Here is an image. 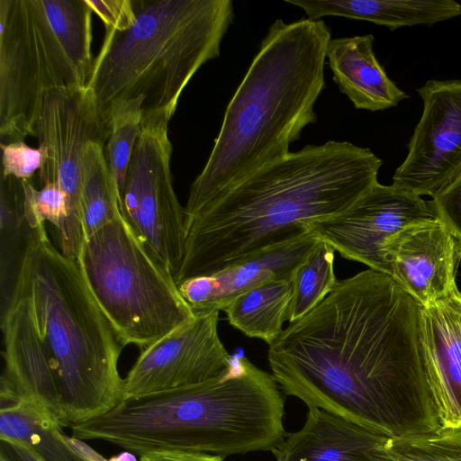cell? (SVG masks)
Instances as JSON below:
<instances>
[{
  "mask_svg": "<svg viewBox=\"0 0 461 461\" xmlns=\"http://www.w3.org/2000/svg\"><path fill=\"white\" fill-rule=\"evenodd\" d=\"M108 461H137V457L136 455L126 450L111 456Z\"/></svg>",
  "mask_w": 461,
  "mask_h": 461,
  "instance_id": "d6a6232c",
  "label": "cell"
},
{
  "mask_svg": "<svg viewBox=\"0 0 461 461\" xmlns=\"http://www.w3.org/2000/svg\"><path fill=\"white\" fill-rule=\"evenodd\" d=\"M64 441L83 461H108L101 454L85 443L83 440L69 437L63 433Z\"/></svg>",
  "mask_w": 461,
  "mask_h": 461,
  "instance_id": "1f68e13d",
  "label": "cell"
},
{
  "mask_svg": "<svg viewBox=\"0 0 461 461\" xmlns=\"http://www.w3.org/2000/svg\"><path fill=\"white\" fill-rule=\"evenodd\" d=\"M319 239L310 231L272 249L229 266L209 276L177 284L194 313L223 311L239 294L272 279H292L295 268L311 253Z\"/></svg>",
  "mask_w": 461,
  "mask_h": 461,
  "instance_id": "9a60e30c",
  "label": "cell"
},
{
  "mask_svg": "<svg viewBox=\"0 0 461 461\" xmlns=\"http://www.w3.org/2000/svg\"><path fill=\"white\" fill-rule=\"evenodd\" d=\"M104 148L102 144L91 141L83 157L81 211L84 239L90 238L122 214L105 164Z\"/></svg>",
  "mask_w": 461,
  "mask_h": 461,
  "instance_id": "7402d4cb",
  "label": "cell"
},
{
  "mask_svg": "<svg viewBox=\"0 0 461 461\" xmlns=\"http://www.w3.org/2000/svg\"><path fill=\"white\" fill-rule=\"evenodd\" d=\"M110 129L103 122L89 87L53 88L45 93L35 126L47 158L39 170L41 187L59 185L66 197L67 218L57 233L60 252L77 260L84 241L81 194L82 161L87 145L105 146Z\"/></svg>",
  "mask_w": 461,
  "mask_h": 461,
  "instance_id": "9c48e42d",
  "label": "cell"
},
{
  "mask_svg": "<svg viewBox=\"0 0 461 461\" xmlns=\"http://www.w3.org/2000/svg\"><path fill=\"white\" fill-rule=\"evenodd\" d=\"M303 10L313 21L340 16L384 25L391 31L405 26L437 23L461 15L454 0H285Z\"/></svg>",
  "mask_w": 461,
  "mask_h": 461,
  "instance_id": "d6986e66",
  "label": "cell"
},
{
  "mask_svg": "<svg viewBox=\"0 0 461 461\" xmlns=\"http://www.w3.org/2000/svg\"><path fill=\"white\" fill-rule=\"evenodd\" d=\"M382 163L367 148L329 140L260 167L185 223L176 284L276 248L348 210L378 183Z\"/></svg>",
  "mask_w": 461,
  "mask_h": 461,
  "instance_id": "7a4b0ae2",
  "label": "cell"
},
{
  "mask_svg": "<svg viewBox=\"0 0 461 461\" xmlns=\"http://www.w3.org/2000/svg\"><path fill=\"white\" fill-rule=\"evenodd\" d=\"M223 457L220 456L176 450L163 449L148 452L140 456V461H222Z\"/></svg>",
  "mask_w": 461,
  "mask_h": 461,
  "instance_id": "4dcf8cb0",
  "label": "cell"
},
{
  "mask_svg": "<svg viewBox=\"0 0 461 461\" xmlns=\"http://www.w3.org/2000/svg\"><path fill=\"white\" fill-rule=\"evenodd\" d=\"M435 218L429 201L377 183L348 210L306 228L344 258L389 275L383 258L386 240L412 223Z\"/></svg>",
  "mask_w": 461,
  "mask_h": 461,
  "instance_id": "4fadbf2b",
  "label": "cell"
},
{
  "mask_svg": "<svg viewBox=\"0 0 461 461\" xmlns=\"http://www.w3.org/2000/svg\"><path fill=\"white\" fill-rule=\"evenodd\" d=\"M77 260L122 348L143 350L195 318L172 274L122 214L84 239Z\"/></svg>",
  "mask_w": 461,
  "mask_h": 461,
  "instance_id": "ba28073f",
  "label": "cell"
},
{
  "mask_svg": "<svg viewBox=\"0 0 461 461\" xmlns=\"http://www.w3.org/2000/svg\"><path fill=\"white\" fill-rule=\"evenodd\" d=\"M330 28L323 20L276 19L229 102L202 172L190 186L185 223L212 199L286 156L314 123L325 86Z\"/></svg>",
  "mask_w": 461,
  "mask_h": 461,
  "instance_id": "3957f363",
  "label": "cell"
},
{
  "mask_svg": "<svg viewBox=\"0 0 461 461\" xmlns=\"http://www.w3.org/2000/svg\"><path fill=\"white\" fill-rule=\"evenodd\" d=\"M292 279H272L239 294L223 309L229 323L249 338L273 343L289 316Z\"/></svg>",
  "mask_w": 461,
  "mask_h": 461,
  "instance_id": "ffe728a7",
  "label": "cell"
},
{
  "mask_svg": "<svg viewBox=\"0 0 461 461\" xmlns=\"http://www.w3.org/2000/svg\"><path fill=\"white\" fill-rule=\"evenodd\" d=\"M285 393L393 438L441 427L429 384L421 305L367 269L338 280L267 349Z\"/></svg>",
  "mask_w": 461,
  "mask_h": 461,
  "instance_id": "6da1fadb",
  "label": "cell"
},
{
  "mask_svg": "<svg viewBox=\"0 0 461 461\" xmlns=\"http://www.w3.org/2000/svg\"><path fill=\"white\" fill-rule=\"evenodd\" d=\"M62 435V428L49 413L31 402L1 405L0 440L22 443L43 461H83Z\"/></svg>",
  "mask_w": 461,
  "mask_h": 461,
  "instance_id": "44dd1931",
  "label": "cell"
},
{
  "mask_svg": "<svg viewBox=\"0 0 461 461\" xmlns=\"http://www.w3.org/2000/svg\"><path fill=\"white\" fill-rule=\"evenodd\" d=\"M334 249L319 240L314 249L295 268L294 292L288 321L294 322L320 303L338 281L334 271Z\"/></svg>",
  "mask_w": 461,
  "mask_h": 461,
  "instance_id": "cb8c5ba5",
  "label": "cell"
},
{
  "mask_svg": "<svg viewBox=\"0 0 461 461\" xmlns=\"http://www.w3.org/2000/svg\"><path fill=\"white\" fill-rule=\"evenodd\" d=\"M429 378L441 427L461 426V292L421 306Z\"/></svg>",
  "mask_w": 461,
  "mask_h": 461,
  "instance_id": "2e32d148",
  "label": "cell"
},
{
  "mask_svg": "<svg viewBox=\"0 0 461 461\" xmlns=\"http://www.w3.org/2000/svg\"><path fill=\"white\" fill-rule=\"evenodd\" d=\"M386 449L394 461H461V426L440 427L412 438H389Z\"/></svg>",
  "mask_w": 461,
  "mask_h": 461,
  "instance_id": "484cf974",
  "label": "cell"
},
{
  "mask_svg": "<svg viewBox=\"0 0 461 461\" xmlns=\"http://www.w3.org/2000/svg\"><path fill=\"white\" fill-rule=\"evenodd\" d=\"M27 303L52 381L50 416L63 429L110 411L123 400L122 349L77 260L32 230L13 294Z\"/></svg>",
  "mask_w": 461,
  "mask_h": 461,
  "instance_id": "5b68a950",
  "label": "cell"
},
{
  "mask_svg": "<svg viewBox=\"0 0 461 461\" xmlns=\"http://www.w3.org/2000/svg\"><path fill=\"white\" fill-rule=\"evenodd\" d=\"M429 203L436 217L461 241V176Z\"/></svg>",
  "mask_w": 461,
  "mask_h": 461,
  "instance_id": "f1b7e54d",
  "label": "cell"
},
{
  "mask_svg": "<svg viewBox=\"0 0 461 461\" xmlns=\"http://www.w3.org/2000/svg\"><path fill=\"white\" fill-rule=\"evenodd\" d=\"M390 437L317 408L272 450L276 461H394L388 454Z\"/></svg>",
  "mask_w": 461,
  "mask_h": 461,
  "instance_id": "e0dca14e",
  "label": "cell"
},
{
  "mask_svg": "<svg viewBox=\"0 0 461 461\" xmlns=\"http://www.w3.org/2000/svg\"><path fill=\"white\" fill-rule=\"evenodd\" d=\"M417 92L422 113L393 185L432 198L461 176V80H429Z\"/></svg>",
  "mask_w": 461,
  "mask_h": 461,
  "instance_id": "8fae6325",
  "label": "cell"
},
{
  "mask_svg": "<svg viewBox=\"0 0 461 461\" xmlns=\"http://www.w3.org/2000/svg\"><path fill=\"white\" fill-rule=\"evenodd\" d=\"M22 185L23 211L29 228L34 230L50 221L59 233L67 218L66 197L59 185L49 183L38 190L27 179H22Z\"/></svg>",
  "mask_w": 461,
  "mask_h": 461,
  "instance_id": "4316f807",
  "label": "cell"
},
{
  "mask_svg": "<svg viewBox=\"0 0 461 461\" xmlns=\"http://www.w3.org/2000/svg\"><path fill=\"white\" fill-rule=\"evenodd\" d=\"M218 322L219 311L195 313L193 321L141 350L124 378L123 400L199 384L223 373L233 357L221 341Z\"/></svg>",
  "mask_w": 461,
  "mask_h": 461,
  "instance_id": "7c38bea8",
  "label": "cell"
},
{
  "mask_svg": "<svg viewBox=\"0 0 461 461\" xmlns=\"http://www.w3.org/2000/svg\"><path fill=\"white\" fill-rule=\"evenodd\" d=\"M23 185L22 179L14 176L1 177V285L2 306L5 302L7 307L14 291L19 269L25 250L18 248L29 226L24 219L23 211ZM31 233V232H30Z\"/></svg>",
  "mask_w": 461,
  "mask_h": 461,
  "instance_id": "603a6c76",
  "label": "cell"
},
{
  "mask_svg": "<svg viewBox=\"0 0 461 461\" xmlns=\"http://www.w3.org/2000/svg\"><path fill=\"white\" fill-rule=\"evenodd\" d=\"M105 29L124 31L135 21L132 0H86Z\"/></svg>",
  "mask_w": 461,
  "mask_h": 461,
  "instance_id": "f546056e",
  "label": "cell"
},
{
  "mask_svg": "<svg viewBox=\"0 0 461 461\" xmlns=\"http://www.w3.org/2000/svg\"><path fill=\"white\" fill-rule=\"evenodd\" d=\"M285 396L273 375L247 357L207 381L126 399L70 427L72 437L101 440L134 455L163 449L222 456L271 451L287 435Z\"/></svg>",
  "mask_w": 461,
  "mask_h": 461,
  "instance_id": "277c9868",
  "label": "cell"
},
{
  "mask_svg": "<svg viewBox=\"0 0 461 461\" xmlns=\"http://www.w3.org/2000/svg\"><path fill=\"white\" fill-rule=\"evenodd\" d=\"M169 119L141 120L123 188L121 212L137 236L172 274L185 250V207L173 187Z\"/></svg>",
  "mask_w": 461,
  "mask_h": 461,
  "instance_id": "30bf717a",
  "label": "cell"
},
{
  "mask_svg": "<svg viewBox=\"0 0 461 461\" xmlns=\"http://www.w3.org/2000/svg\"><path fill=\"white\" fill-rule=\"evenodd\" d=\"M92 12L86 0H0V145L35 137L47 91L86 86Z\"/></svg>",
  "mask_w": 461,
  "mask_h": 461,
  "instance_id": "52a82bcc",
  "label": "cell"
},
{
  "mask_svg": "<svg viewBox=\"0 0 461 461\" xmlns=\"http://www.w3.org/2000/svg\"><path fill=\"white\" fill-rule=\"evenodd\" d=\"M374 41L372 34L331 39L326 52L339 91L357 109L371 112L397 106L409 97L376 59Z\"/></svg>",
  "mask_w": 461,
  "mask_h": 461,
  "instance_id": "ac0fdd59",
  "label": "cell"
},
{
  "mask_svg": "<svg viewBox=\"0 0 461 461\" xmlns=\"http://www.w3.org/2000/svg\"><path fill=\"white\" fill-rule=\"evenodd\" d=\"M140 101H130L117 107L110 122V134L104 157L121 206L128 165L140 132Z\"/></svg>",
  "mask_w": 461,
  "mask_h": 461,
  "instance_id": "d4e9b609",
  "label": "cell"
},
{
  "mask_svg": "<svg viewBox=\"0 0 461 461\" xmlns=\"http://www.w3.org/2000/svg\"><path fill=\"white\" fill-rule=\"evenodd\" d=\"M2 149L3 176H14L29 180L45 163L47 151L44 146L32 149L23 141L0 145Z\"/></svg>",
  "mask_w": 461,
  "mask_h": 461,
  "instance_id": "83f0119b",
  "label": "cell"
},
{
  "mask_svg": "<svg viewBox=\"0 0 461 461\" xmlns=\"http://www.w3.org/2000/svg\"><path fill=\"white\" fill-rule=\"evenodd\" d=\"M134 23L105 29L86 86L110 129L121 104L140 101L142 120L175 113L198 69L220 56L235 18L231 0H132Z\"/></svg>",
  "mask_w": 461,
  "mask_h": 461,
  "instance_id": "8992f818",
  "label": "cell"
},
{
  "mask_svg": "<svg viewBox=\"0 0 461 461\" xmlns=\"http://www.w3.org/2000/svg\"><path fill=\"white\" fill-rule=\"evenodd\" d=\"M383 258L389 276L421 306L457 288L461 241L438 218L412 223L389 237Z\"/></svg>",
  "mask_w": 461,
  "mask_h": 461,
  "instance_id": "5bb4252c",
  "label": "cell"
}]
</instances>
